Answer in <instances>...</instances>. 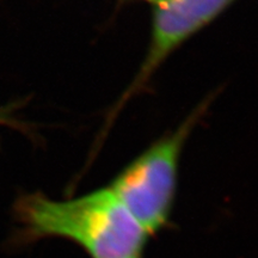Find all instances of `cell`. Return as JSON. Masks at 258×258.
<instances>
[{
  "instance_id": "obj_1",
  "label": "cell",
  "mask_w": 258,
  "mask_h": 258,
  "mask_svg": "<svg viewBox=\"0 0 258 258\" xmlns=\"http://www.w3.org/2000/svg\"><path fill=\"white\" fill-rule=\"evenodd\" d=\"M18 212L31 239L64 238L92 258L140 257L148 235L109 186L64 201L29 195Z\"/></svg>"
},
{
  "instance_id": "obj_3",
  "label": "cell",
  "mask_w": 258,
  "mask_h": 258,
  "mask_svg": "<svg viewBox=\"0 0 258 258\" xmlns=\"http://www.w3.org/2000/svg\"><path fill=\"white\" fill-rule=\"evenodd\" d=\"M233 0H154L152 31L146 55L110 114V120L145 88L161 63L202 28L214 21Z\"/></svg>"
},
{
  "instance_id": "obj_2",
  "label": "cell",
  "mask_w": 258,
  "mask_h": 258,
  "mask_svg": "<svg viewBox=\"0 0 258 258\" xmlns=\"http://www.w3.org/2000/svg\"><path fill=\"white\" fill-rule=\"evenodd\" d=\"M207 105H200L172 133L135 158L109 185L147 234L159 231L169 220L175 201L180 154Z\"/></svg>"
},
{
  "instance_id": "obj_4",
  "label": "cell",
  "mask_w": 258,
  "mask_h": 258,
  "mask_svg": "<svg viewBox=\"0 0 258 258\" xmlns=\"http://www.w3.org/2000/svg\"><path fill=\"white\" fill-rule=\"evenodd\" d=\"M133 258H140V257H133Z\"/></svg>"
},
{
  "instance_id": "obj_5",
  "label": "cell",
  "mask_w": 258,
  "mask_h": 258,
  "mask_svg": "<svg viewBox=\"0 0 258 258\" xmlns=\"http://www.w3.org/2000/svg\"><path fill=\"white\" fill-rule=\"evenodd\" d=\"M153 2H154V0H153Z\"/></svg>"
}]
</instances>
